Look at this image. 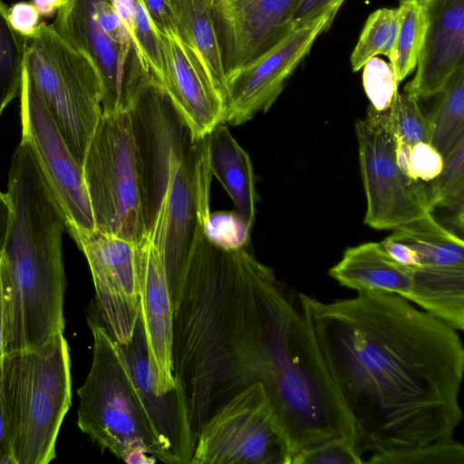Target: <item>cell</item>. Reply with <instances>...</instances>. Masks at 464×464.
<instances>
[{"mask_svg":"<svg viewBox=\"0 0 464 464\" xmlns=\"http://www.w3.org/2000/svg\"><path fill=\"white\" fill-rule=\"evenodd\" d=\"M172 361L192 433L253 383L273 408L308 401L324 372L299 298L246 246L228 247L202 230L173 285Z\"/></svg>","mask_w":464,"mask_h":464,"instance_id":"cell-1","label":"cell"},{"mask_svg":"<svg viewBox=\"0 0 464 464\" xmlns=\"http://www.w3.org/2000/svg\"><path fill=\"white\" fill-rule=\"evenodd\" d=\"M298 297L363 457L453 439L463 415L458 330L394 294Z\"/></svg>","mask_w":464,"mask_h":464,"instance_id":"cell-2","label":"cell"},{"mask_svg":"<svg viewBox=\"0 0 464 464\" xmlns=\"http://www.w3.org/2000/svg\"><path fill=\"white\" fill-rule=\"evenodd\" d=\"M14 464H47L72 405L71 357L63 333L3 358Z\"/></svg>","mask_w":464,"mask_h":464,"instance_id":"cell-3","label":"cell"},{"mask_svg":"<svg viewBox=\"0 0 464 464\" xmlns=\"http://www.w3.org/2000/svg\"><path fill=\"white\" fill-rule=\"evenodd\" d=\"M88 324L93 337L90 371L77 393V424L102 450L125 462L145 452L169 463L136 389L122 346L96 319Z\"/></svg>","mask_w":464,"mask_h":464,"instance_id":"cell-4","label":"cell"},{"mask_svg":"<svg viewBox=\"0 0 464 464\" xmlns=\"http://www.w3.org/2000/svg\"><path fill=\"white\" fill-rule=\"evenodd\" d=\"M24 69L43 95L68 148L82 168L102 115L97 72L82 53L41 23L25 37Z\"/></svg>","mask_w":464,"mask_h":464,"instance_id":"cell-5","label":"cell"},{"mask_svg":"<svg viewBox=\"0 0 464 464\" xmlns=\"http://www.w3.org/2000/svg\"><path fill=\"white\" fill-rule=\"evenodd\" d=\"M147 237L163 250L169 191L179 163L196 138L150 69L129 104Z\"/></svg>","mask_w":464,"mask_h":464,"instance_id":"cell-6","label":"cell"},{"mask_svg":"<svg viewBox=\"0 0 464 464\" xmlns=\"http://www.w3.org/2000/svg\"><path fill=\"white\" fill-rule=\"evenodd\" d=\"M82 173L94 227L134 243L143 240L147 230L129 108L102 113Z\"/></svg>","mask_w":464,"mask_h":464,"instance_id":"cell-7","label":"cell"},{"mask_svg":"<svg viewBox=\"0 0 464 464\" xmlns=\"http://www.w3.org/2000/svg\"><path fill=\"white\" fill-rule=\"evenodd\" d=\"M285 464L278 422L263 384L253 383L201 425L190 464Z\"/></svg>","mask_w":464,"mask_h":464,"instance_id":"cell-8","label":"cell"},{"mask_svg":"<svg viewBox=\"0 0 464 464\" xmlns=\"http://www.w3.org/2000/svg\"><path fill=\"white\" fill-rule=\"evenodd\" d=\"M355 131L367 199L364 223L376 229H394L431 212L426 182L408 177L396 161L386 111L371 106L366 118L356 121Z\"/></svg>","mask_w":464,"mask_h":464,"instance_id":"cell-9","label":"cell"},{"mask_svg":"<svg viewBox=\"0 0 464 464\" xmlns=\"http://www.w3.org/2000/svg\"><path fill=\"white\" fill-rule=\"evenodd\" d=\"M86 257L102 324L121 345L131 342L140 314L137 243L97 228H67Z\"/></svg>","mask_w":464,"mask_h":464,"instance_id":"cell-10","label":"cell"},{"mask_svg":"<svg viewBox=\"0 0 464 464\" xmlns=\"http://www.w3.org/2000/svg\"><path fill=\"white\" fill-rule=\"evenodd\" d=\"M334 16L325 14L294 30L256 59L227 72L222 123L240 125L269 110L286 79L308 54L316 37L331 26Z\"/></svg>","mask_w":464,"mask_h":464,"instance_id":"cell-11","label":"cell"},{"mask_svg":"<svg viewBox=\"0 0 464 464\" xmlns=\"http://www.w3.org/2000/svg\"><path fill=\"white\" fill-rule=\"evenodd\" d=\"M22 137L32 144L66 219L67 228L92 229L82 168L68 148L47 104L24 69L20 90Z\"/></svg>","mask_w":464,"mask_h":464,"instance_id":"cell-12","label":"cell"},{"mask_svg":"<svg viewBox=\"0 0 464 464\" xmlns=\"http://www.w3.org/2000/svg\"><path fill=\"white\" fill-rule=\"evenodd\" d=\"M212 176L206 135L195 139L181 158L168 195L163 252L170 288L197 237L209 224Z\"/></svg>","mask_w":464,"mask_h":464,"instance_id":"cell-13","label":"cell"},{"mask_svg":"<svg viewBox=\"0 0 464 464\" xmlns=\"http://www.w3.org/2000/svg\"><path fill=\"white\" fill-rule=\"evenodd\" d=\"M299 0H213V16L226 74L256 59L293 28Z\"/></svg>","mask_w":464,"mask_h":464,"instance_id":"cell-14","label":"cell"},{"mask_svg":"<svg viewBox=\"0 0 464 464\" xmlns=\"http://www.w3.org/2000/svg\"><path fill=\"white\" fill-rule=\"evenodd\" d=\"M140 320L159 393L172 390L173 304L164 253L147 237L137 243Z\"/></svg>","mask_w":464,"mask_h":464,"instance_id":"cell-15","label":"cell"},{"mask_svg":"<svg viewBox=\"0 0 464 464\" xmlns=\"http://www.w3.org/2000/svg\"><path fill=\"white\" fill-rule=\"evenodd\" d=\"M162 72L159 78L196 139L222 123L223 99L203 62L175 33H159Z\"/></svg>","mask_w":464,"mask_h":464,"instance_id":"cell-16","label":"cell"},{"mask_svg":"<svg viewBox=\"0 0 464 464\" xmlns=\"http://www.w3.org/2000/svg\"><path fill=\"white\" fill-rule=\"evenodd\" d=\"M52 27L93 64L102 87V113L128 109L130 49L115 43L95 19L90 0H64Z\"/></svg>","mask_w":464,"mask_h":464,"instance_id":"cell-17","label":"cell"},{"mask_svg":"<svg viewBox=\"0 0 464 464\" xmlns=\"http://www.w3.org/2000/svg\"><path fill=\"white\" fill-rule=\"evenodd\" d=\"M122 348L136 389L155 433L166 451L169 464H190L196 442L184 394L177 384L164 393L156 391L140 318L136 323L131 342Z\"/></svg>","mask_w":464,"mask_h":464,"instance_id":"cell-18","label":"cell"},{"mask_svg":"<svg viewBox=\"0 0 464 464\" xmlns=\"http://www.w3.org/2000/svg\"><path fill=\"white\" fill-rule=\"evenodd\" d=\"M422 6L425 37L416 73L404 87L418 100L438 95L464 65V0H429Z\"/></svg>","mask_w":464,"mask_h":464,"instance_id":"cell-19","label":"cell"},{"mask_svg":"<svg viewBox=\"0 0 464 464\" xmlns=\"http://www.w3.org/2000/svg\"><path fill=\"white\" fill-rule=\"evenodd\" d=\"M328 274L340 285L356 292L390 293L408 301L412 292L411 268L392 258L379 242L348 247Z\"/></svg>","mask_w":464,"mask_h":464,"instance_id":"cell-20","label":"cell"},{"mask_svg":"<svg viewBox=\"0 0 464 464\" xmlns=\"http://www.w3.org/2000/svg\"><path fill=\"white\" fill-rule=\"evenodd\" d=\"M209 167L234 204V213L251 230L256 217L257 193L248 153L224 123L207 134Z\"/></svg>","mask_w":464,"mask_h":464,"instance_id":"cell-21","label":"cell"},{"mask_svg":"<svg viewBox=\"0 0 464 464\" xmlns=\"http://www.w3.org/2000/svg\"><path fill=\"white\" fill-rule=\"evenodd\" d=\"M167 1L175 34L201 59L223 99L226 71L214 22L213 0Z\"/></svg>","mask_w":464,"mask_h":464,"instance_id":"cell-22","label":"cell"},{"mask_svg":"<svg viewBox=\"0 0 464 464\" xmlns=\"http://www.w3.org/2000/svg\"><path fill=\"white\" fill-rule=\"evenodd\" d=\"M392 230L417 253L420 266L464 267L463 240L438 223L430 212Z\"/></svg>","mask_w":464,"mask_h":464,"instance_id":"cell-23","label":"cell"},{"mask_svg":"<svg viewBox=\"0 0 464 464\" xmlns=\"http://www.w3.org/2000/svg\"><path fill=\"white\" fill-rule=\"evenodd\" d=\"M428 116L430 144L444 157L464 138V65L452 74Z\"/></svg>","mask_w":464,"mask_h":464,"instance_id":"cell-24","label":"cell"},{"mask_svg":"<svg viewBox=\"0 0 464 464\" xmlns=\"http://www.w3.org/2000/svg\"><path fill=\"white\" fill-rule=\"evenodd\" d=\"M399 17V7L380 8L369 15L351 55L353 71L361 70L369 59L379 54L392 61Z\"/></svg>","mask_w":464,"mask_h":464,"instance_id":"cell-25","label":"cell"},{"mask_svg":"<svg viewBox=\"0 0 464 464\" xmlns=\"http://www.w3.org/2000/svg\"><path fill=\"white\" fill-rule=\"evenodd\" d=\"M399 28L393 59L390 63L398 82L403 81L416 67L423 44L427 17L422 5L417 3L400 4Z\"/></svg>","mask_w":464,"mask_h":464,"instance_id":"cell-26","label":"cell"},{"mask_svg":"<svg viewBox=\"0 0 464 464\" xmlns=\"http://www.w3.org/2000/svg\"><path fill=\"white\" fill-rule=\"evenodd\" d=\"M7 11L0 0V115L20 94L24 61L25 37L13 28Z\"/></svg>","mask_w":464,"mask_h":464,"instance_id":"cell-27","label":"cell"},{"mask_svg":"<svg viewBox=\"0 0 464 464\" xmlns=\"http://www.w3.org/2000/svg\"><path fill=\"white\" fill-rule=\"evenodd\" d=\"M429 183V200L432 209L437 207L463 209L464 138L444 157L440 173Z\"/></svg>","mask_w":464,"mask_h":464,"instance_id":"cell-28","label":"cell"},{"mask_svg":"<svg viewBox=\"0 0 464 464\" xmlns=\"http://www.w3.org/2000/svg\"><path fill=\"white\" fill-rule=\"evenodd\" d=\"M385 111L396 141L408 145L430 143L431 124L421 112L417 98L397 92Z\"/></svg>","mask_w":464,"mask_h":464,"instance_id":"cell-29","label":"cell"},{"mask_svg":"<svg viewBox=\"0 0 464 464\" xmlns=\"http://www.w3.org/2000/svg\"><path fill=\"white\" fill-rule=\"evenodd\" d=\"M372 464H464V447L452 440L399 450L372 453Z\"/></svg>","mask_w":464,"mask_h":464,"instance_id":"cell-30","label":"cell"},{"mask_svg":"<svg viewBox=\"0 0 464 464\" xmlns=\"http://www.w3.org/2000/svg\"><path fill=\"white\" fill-rule=\"evenodd\" d=\"M395 158L408 177L422 182L434 179L444 164L441 154L429 142L408 145L395 140Z\"/></svg>","mask_w":464,"mask_h":464,"instance_id":"cell-31","label":"cell"},{"mask_svg":"<svg viewBox=\"0 0 464 464\" xmlns=\"http://www.w3.org/2000/svg\"><path fill=\"white\" fill-rule=\"evenodd\" d=\"M363 455L347 436L332 437L297 451L291 464H362Z\"/></svg>","mask_w":464,"mask_h":464,"instance_id":"cell-32","label":"cell"},{"mask_svg":"<svg viewBox=\"0 0 464 464\" xmlns=\"http://www.w3.org/2000/svg\"><path fill=\"white\" fill-rule=\"evenodd\" d=\"M398 83L390 63L373 56L364 63L362 85L372 107L376 111L389 109L398 92Z\"/></svg>","mask_w":464,"mask_h":464,"instance_id":"cell-33","label":"cell"},{"mask_svg":"<svg viewBox=\"0 0 464 464\" xmlns=\"http://www.w3.org/2000/svg\"><path fill=\"white\" fill-rule=\"evenodd\" d=\"M344 0H299L291 18L295 30L325 14L338 12Z\"/></svg>","mask_w":464,"mask_h":464,"instance_id":"cell-34","label":"cell"},{"mask_svg":"<svg viewBox=\"0 0 464 464\" xmlns=\"http://www.w3.org/2000/svg\"><path fill=\"white\" fill-rule=\"evenodd\" d=\"M7 15L13 28L24 37L34 34L41 24V15L32 3L20 2L12 5Z\"/></svg>","mask_w":464,"mask_h":464,"instance_id":"cell-35","label":"cell"},{"mask_svg":"<svg viewBox=\"0 0 464 464\" xmlns=\"http://www.w3.org/2000/svg\"><path fill=\"white\" fill-rule=\"evenodd\" d=\"M0 464H14L12 456V433L5 390L3 359L0 362Z\"/></svg>","mask_w":464,"mask_h":464,"instance_id":"cell-36","label":"cell"},{"mask_svg":"<svg viewBox=\"0 0 464 464\" xmlns=\"http://www.w3.org/2000/svg\"><path fill=\"white\" fill-rule=\"evenodd\" d=\"M159 33H175L171 12L167 0H140Z\"/></svg>","mask_w":464,"mask_h":464,"instance_id":"cell-37","label":"cell"},{"mask_svg":"<svg viewBox=\"0 0 464 464\" xmlns=\"http://www.w3.org/2000/svg\"><path fill=\"white\" fill-rule=\"evenodd\" d=\"M120 17L121 18L131 40L134 39L133 32V9L135 0H108Z\"/></svg>","mask_w":464,"mask_h":464,"instance_id":"cell-38","label":"cell"},{"mask_svg":"<svg viewBox=\"0 0 464 464\" xmlns=\"http://www.w3.org/2000/svg\"><path fill=\"white\" fill-rule=\"evenodd\" d=\"M12 208L6 193L0 192V256L4 248Z\"/></svg>","mask_w":464,"mask_h":464,"instance_id":"cell-39","label":"cell"},{"mask_svg":"<svg viewBox=\"0 0 464 464\" xmlns=\"http://www.w3.org/2000/svg\"><path fill=\"white\" fill-rule=\"evenodd\" d=\"M64 0H33V5L38 10L40 15L48 16L53 14L62 6Z\"/></svg>","mask_w":464,"mask_h":464,"instance_id":"cell-40","label":"cell"},{"mask_svg":"<svg viewBox=\"0 0 464 464\" xmlns=\"http://www.w3.org/2000/svg\"><path fill=\"white\" fill-rule=\"evenodd\" d=\"M5 356V321H4V304L2 285L0 277V362Z\"/></svg>","mask_w":464,"mask_h":464,"instance_id":"cell-41","label":"cell"},{"mask_svg":"<svg viewBox=\"0 0 464 464\" xmlns=\"http://www.w3.org/2000/svg\"><path fill=\"white\" fill-rule=\"evenodd\" d=\"M429 0H400V4H402V3H417L420 5H424L426 2H428Z\"/></svg>","mask_w":464,"mask_h":464,"instance_id":"cell-42","label":"cell"}]
</instances>
